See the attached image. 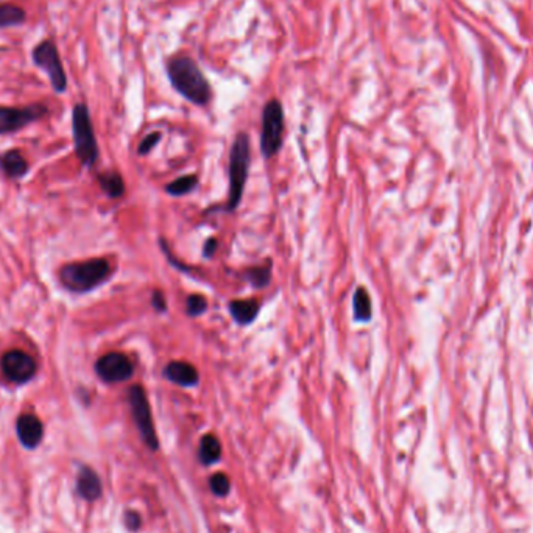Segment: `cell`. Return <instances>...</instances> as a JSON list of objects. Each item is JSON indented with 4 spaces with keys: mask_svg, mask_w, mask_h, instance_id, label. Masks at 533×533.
Returning a JSON list of instances; mask_svg holds the SVG:
<instances>
[{
    "mask_svg": "<svg viewBox=\"0 0 533 533\" xmlns=\"http://www.w3.org/2000/svg\"><path fill=\"white\" fill-rule=\"evenodd\" d=\"M167 75L176 92L198 107L211 102L212 91L203 72L189 56H175L167 63Z\"/></svg>",
    "mask_w": 533,
    "mask_h": 533,
    "instance_id": "6da1fadb",
    "label": "cell"
},
{
    "mask_svg": "<svg viewBox=\"0 0 533 533\" xmlns=\"http://www.w3.org/2000/svg\"><path fill=\"white\" fill-rule=\"evenodd\" d=\"M111 264L103 257L64 265L60 270V281L64 289L74 294L91 292L111 276Z\"/></svg>",
    "mask_w": 533,
    "mask_h": 533,
    "instance_id": "7a4b0ae2",
    "label": "cell"
},
{
    "mask_svg": "<svg viewBox=\"0 0 533 533\" xmlns=\"http://www.w3.org/2000/svg\"><path fill=\"white\" fill-rule=\"evenodd\" d=\"M252 164V149L247 133H239L232 142L230 153V195L226 211H236L242 198Z\"/></svg>",
    "mask_w": 533,
    "mask_h": 533,
    "instance_id": "3957f363",
    "label": "cell"
},
{
    "mask_svg": "<svg viewBox=\"0 0 533 533\" xmlns=\"http://www.w3.org/2000/svg\"><path fill=\"white\" fill-rule=\"evenodd\" d=\"M72 131H74L75 153L83 166L92 167L99 159V145H97L91 114L85 103L75 104L72 112Z\"/></svg>",
    "mask_w": 533,
    "mask_h": 533,
    "instance_id": "277c9868",
    "label": "cell"
},
{
    "mask_svg": "<svg viewBox=\"0 0 533 533\" xmlns=\"http://www.w3.org/2000/svg\"><path fill=\"white\" fill-rule=\"evenodd\" d=\"M282 136H284V108L279 100L273 99L265 103L262 111L261 151L264 158L270 159L281 150Z\"/></svg>",
    "mask_w": 533,
    "mask_h": 533,
    "instance_id": "5b68a950",
    "label": "cell"
},
{
    "mask_svg": "<svg viewBox=\"0 0 533 533\" xmlns=\"http://www.w3.org/2000/svg\"><path fill=\"white\" fill-rule=\"evenodd\" d=\"M128 401H130V407H131V414L133 419L137 426V431H139L141 437L144 443L153 451H156L159 443L156 437V431H155V424H153V418H151V409H150V402L147 398V393L142 389L141 385H133L130 392H128Z\"/></svg>",
    "mask_w": 533,
    "mask_h": 533,
    "instance_id": "8992f818",
    "label": "cell"
},
{
    "mask_svg": "<svg viewBox=\"0 0 533 533\" xmlns=\"http://www.w3.org/2000/svg\"><path fill=\"white\" fill-rule=\"evenodd\" d=\"M33 63L45 72L56 92L66 91L68 77L63 68L58 48L52 39H44L33 48Z\"/></svg>",
    "mask_w": 533,
    "mask_h": 533,
    "instance_id": "52a82bcc",
    "label": "cell"
},
{
    "mask_svg": "<svg viewBox=\"0 0 533 533\" xmlns=\"http://www.w3.org/2000/svg\"><path fill=\"white\" fill-rule=\"evenodd\" d=\"M95 373L103 382L117 384L130 381L134 375L131 359L124 352H108L95 362Z\"/></svg>",
    "mask_w": 533,
    "mask_h": 533,
    "instance_id": "ba28073f",
    "label": "cell"
},
{
    "mask_svg": "<svg viewBox=\"0 0 533 533\" xmlns=\"http://www.w3.org/2000/svg\"><path fill=\"white\" fill-rule=\"evenodd\" d=\"M0 368L8 381L14 384L28 382L38 371L35 359L21 350L6 351L0 359Z\"/></svg>",
    "mask_w": 533,
    "mask_h": 533,
    "instance_id": "9c48e42d",
    "label": "cell"
},
{
    "mask_svg": "<svg viewBox=\"0 0 533 533\" xmlns=\"http://www.w3.org/2000/svg\"><path fill=\"white\" fill-rule=\"evenodd\" d=\"M47 114L44 104H30V107L14 108L0 107V134H8L22 130L23 126L36 122Z\"/></svg>",
    "mask_w": 533,
    "mask_h": 533,
    "instance_id": "30bf717a",
    "label": "cell"
},
{
    "mask_svg": "<svg viewBox=\"0 0 533 533\" xmlns=\"http://www.w3.org/2000/svg\"><path fill=\"white\" fill-rule=\"evenodd\" d=\"M163 376L168 382L180 387H195L200 382L198 370L192 363L183 360L168 362L163 370Z\"/></svg>",
    "mask_w": 533,
    "mask_h": 533,
    "instance_id": "8fae6325",
    "label": "cell"
},
{
    "mask_svg": "<svg viewBox=\"0 0 533 533\" xmlns=\"http://www.w3.org/2000/svg\"><path fill=\"white\" fill-rule=\"evenodd\" d=\"M16 432H18V437L23 446L28 449H33L43 440L44 426L41 423V419H39L38 416L31 414H26L18 418V423H16Z\"/></svg>",
    "mask_w": 533,
    "mask_h": 533,
    "instance_id": "7c38bea8",
    "label": "cell"
},
{
    "mask_svg": "<svg viewBox=\"0 0 533 533\" xmlns=\"http://www.w3.org/2000/svg\"><path fill=\"white\" fill-rule=\"evenodd\" d=\"M232 320L240 326H248L257 318L261 304L257 300H232L228 306Z\"/></svg>",
    "mask_w": 533,
    "mask_h": 533,
    "instance_id": "4fadbf2b",
    "label": "cell"
},
{
    "mask_svg": "<svg viewBox=\"0 0 533 533\" xmlns=\"http://www.w3.org/2000/svg\"><path fill=\"white\" fill-rule=\"evenodd\" d=\"M77 490L80 496L86 500H95L99 499L102 495V482L91 468H83L82 473L78 475L77 480Z\"/></svg>",
    "mask_w": 533,
    "mask_h": 533,
    "instance_id": "5bb4252c",
    "label": "cell"
},
{
    "mask_svg": "<svg viewBox=\"0 0 533 533\" xmlns=\"http://www.w3.org/2000/svg\"><path fill=\"white\" fill-rule=\"evenodd\" d=\"M0 168L10 178H21L27 173L28 163L19 150H8L0 156Z\"/></svg>",
    "mask_w": 533,
    "mask_h": 533,
    "instance_id": "9a60e30c",
    "label": "cell"
},
{
    "mask_svg": "<svg viewBox=\"0 0 533 533\" xmlns=\"http://www.w3.org/2000/svg\"><path fill=\"white\" fill-rule=\"evenodd\" d=\"M352 313L357 323H368L373 318V304L367 289L357 287L352 296Z\"/></svg>",
    "mask_w": 533,
    "mask_h": 533,
    "instance_id": "2e32d148",
    "label": "cell"
},
{
    "mask_svg": "<svg viewBox=\"0 0 533 533\" xmlns=\"http://www.w3.org/2000/svg\"><path fill=\"white\" fill-rule=\"evenodd\" d=\"M26 19L27 13L19 5L10 2L0 4V28L22 26Z\"/></svg>",
    "mask_w": 533,
    "mask_h": 533,
    "instance_id": "e0dca14e",
    "label": "cell"
},
{
    "mask_svg": "<svg viewBox=\"0 0 533 533\" xmlns=\"http://www.w3.org/2000/svg\"><path fill=\"white\" fill-rule=\"evenodd\" d=\"M198 456L201 462H203L205 465L215 463L222 456V446H220L219 438H217L212 434L205 435V437L200 441Z\"/></svg>",
    "mask_w": 533,
    "mask_h": 533,
    "instance_id": "ac0fdd59",
    "label": "cell"
},
{
    "mask_svg": "<svg viewBox=\"0 0 533 533\" xmlns=\"http://www.w3.org/2000/svg\"><path fill=\"white\" fill-rule=\"evenodd\" d=\"M99 184L102 190L111 198H120L125 193L124 178L117 172H107L99 175Z\"/></svg>",
    "mask_w": 533,
    "mask_h": 533,
    "instance_id": "d6986e66",
    "label": "cell"
},
{
    "mask_svg": "<svg viewBox=\"0 0 533 533\" xmlns=\"http://www.w3.org/2000/svg\"><path fill=\"white\" fill-rule=\"evenodd\" d=\"M197 185H198L197 175H185V176L176 178V180H173L172 183H168L166 185V192L172 197H184L195 190Z\"/></svg>",
    "mask_w": 533,
    "mask_h": 533,
    "instance_id": "ffe728a7",
    "label": "cell"
},
{
    "mask_svg": "<svg viewBox=\"0 0 533 533\" xmlns=\"http://www.w3.org/2000/svg\"><path fill=\"white\" fill-rule=\"evenodd\" d=\"M271 271V262H269L261 266H252L244 273V276L254 289H264L270 284Z\"/></svg>",
    "mask_w": 533,
    "mask_h": 533,
    "instance_id": "44dd1931",
    "label": "cell"
},
{
    "mask_svg": "<svg viewBox=\"0 0 533 533\" xmlns=\"http://www.w3.org/2000/svg\"><path fill=\"white\" fill-rule=\"evenodd\" d=\"M208 311V300L203 295L193 294L185 298V313L190 318H197Z\"/></svg>",
    "mask_w": 533,
    "mask_h": 533,
    "instance_id": "7402d4cb",
    "label": "cell"
},
{
    "mask_svg": "<svg viewBox=\"0 0 533 533\" xmlns=\"http://www.w3.org/2000/svg\"><path fill=\"white\" fill-rule=\"evenodd\" d=\"M209 485H211V490L214 495L217 496H226L228 495L230 491V479L228 475L223 474V473H217L214 474L211 478V482H209Z\"/></svg>",
    "mask_w": 533,
    "mask_h": 533,
    "instance_id": "603a6c76",
    "label": "cell"
},
{
    "mask_svg": "<svg viewBox=\"0 0 533 533\" xmlns=\"http://www.w3.org/2000/svg\"><path fill=\"white\" fill-rule=\"evenodd\" d=\"M161 137H163V134H161L159 131H155V133H150L149 136H145L142 142L139 144V147H137V153H139L141 156L144 155H149V153L155 149V145L161 141Z\"/></svg>",
    "mask_w": 533,
    "mask_h": 533,
    "instance_id": "cb8c5ba5",
    "label": "cell"
},
{
    "mask_svg": "<svg viewBox=\"0 0 533 533\" xmlns=\"http://www.w3.org/2000/svg\"><path fill=\"white\" fill-rule=\"evenodd\" d=\"M151 306H153V309L159 313L167 312V300L161 290H155V292L151 294Z\"/></svg>",
    "mask_w": 533,
    "mask_h": 533,
    "instance_id": "d4e9b609",
    "label": "cell"
},
{
    "mask_svg": "<svg viewBox=\"0 0 533 533\" xmlns=\"http://www.w3.org/2000/svg\"><path fill=\"white\" fill-rule=\"evenodd\" d=\"M161 247H163L164 254H166V257L168 259V262H171V264L175 266V269H178V270L183 271V273H192V269H189L188 265H184L181 261H176V259H175V257L172 256V252H171V249H168V247H166V242H164V240H161Z\"/></svg>",
    "mask_w": 533,
    "mask_h": 533,
    "instance_id": "484cf974",
    "label": "cell"
},
{
    "mask_svg": "<svg viewBox=\"0 0 533 533\" xmlns=\"http://www.w3.org/2000/svg\"><path fill=\"white\" fill-rule=\"evenodd\" d=\"M217 247H219V242H217L214 237H209V239L205 242V247H203V256L206 257V259H211V257L215 254Z\"/></svg>",
    "mask_w": 533,
    "mask_h": 533,
    "instance_id": "4316f807",
    "label": "cell"
},
{
    "mask_svg": "<svg viewBox=\"0 0 533 533\" xmlns=\"http://www.w3.org/2000/svg\"><path fill=\"white\" fill-rule=\"evenodd\" d=\"M125 522H126V526L130 527L131 530L139 529V526H141V516L137 515V513H134V512L126 513V516H125Z\"/></svg>",
    "mask_w": 533,
    "mask_h": 533,
    "instance_id": "83f0119b",
    "label": "cell"
}]
</instances>
